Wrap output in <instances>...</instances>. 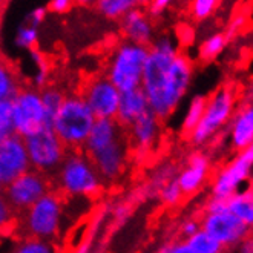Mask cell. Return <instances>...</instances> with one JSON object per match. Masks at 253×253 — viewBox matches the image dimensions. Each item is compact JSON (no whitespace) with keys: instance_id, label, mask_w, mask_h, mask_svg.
<instances>
[{"instance_id":"cell-7","label":"cell","mask_w":253,"mask_h":253,"mask_svg":"<svg viewBox=\"0 0 253 253\" xmlns=\"http://www.w3.org/2000/svg\"><path fill=\"white\" fill-rule=\"evenodd\" d=\"M25 146L33 169L42 173H55L66 157V146L52 127H44L25 138Z\"/></svg>"},{"instance_id":"cell-24","label":"cell","mask_w":253,"mask_h":253,"mask_svg":"<svg viewBox=\"0 0 253 253\" xmlns=\"http://www.w3.org/2000/svg\"><path fill=\"white\" fill-rule=\"evenodd\" d=\"M206 103H207V97L201 95V94H197L190 98L189 106H187L184 118H183V123H181L183 133L189 135V133L195 129V126L200 123L203 112H204V108H206Z\"/></svg>"},{"instance_id":"cell-8","label":"cell","mask_w":253,"mask_h":253,"mask_svg":"<svg viewBox=\"0 0 253 253\" xmlns=\"http://www.w3.org/2000/svg\"><path fill=\"white\" fill-rule=\"evenodd\" d=\"M12 122L16 133L26 138L33 133L48 127L42 94L37 87H20L11 98Z\"/></svg>"},{"instance_id":"cell-9","label":"cell","mask_w":253,"mask_h":253,"mask_svg":"<svg viewBox=\"0 0 253 253\" xmlns=\"http://www.w3.org/2000/svg\"><path fill=\"white\" fill-rule=\"evenodd\" d=\"M253 170V143L236 151V155L216 172L212 183V197L229 198L235 192L241 190Z\"/></svg>"},{"instance_id":"cell-37","label":"cell","mask_w":253,"mask_h":253,"mask_svg":"<svg viewBox=\"0 0 253 253\" xmlns=\"http://www.w3.org/2000/svg\"><path fill=\"white\" fill-rule=\"evenodd\" d=\"M175 0H152V3L149 5V14H151L152 17H158L161 16L163 12H165Z\"/></svg>"},{"instance_id":"cell-13","label":"cell","mask_w":253,"mask_h":253,"mask_svg":"<svg viewBox=\"0 0 253 253\" xmlns=\"http://www.w3.org/2000/svg\"><path fill=\"white\" fill-rule=\"evenodd\" d=\"M120 94L108 77H94L84 84L82 97L97 118H115Z\"/></svg>"},{"instance_id":"cell-12","label":"cell","mask_w":253,"mask_h":253,"mask_svg":"<svg viewBox=\"0 0 253 253\" xmlns=\"http://www.w3.org/2000/svg\"><path fill=\"white\" fill-rule=\"evenodd\" d=\"M201 229L227 249L236 247L250 232L246 222L229 209L221 212H206L201 221Z\"/></svg>"},{"instance_id":"cell-30","label":"cell","mask_w":253,"mask_h":253,"mask_svg":"<svg viewBox=\"0 0 253 253\" xmlns=\"http://www.w3.org/2000/svg\"><path fill=\"white\" fill-rule=\"evenodd\" d=\"M14 133L16 129L12 122V103L11 100H2L0 101V141Z\"/></svg>"},{"instance_id":"cell-21","label":"cell","mask_w":253,"mask_h":253,"mask_svg":"<svg viewBox=\"0 0 253 253\" xmlns=\"http://www.w3.org/2000/svg\"><path fill=\"white\" fill-rule=\"evenodd\" d=\"M227 209L253 229V189L235 192L227 198Z\"/></svg>"},{"instance_id":"cell-17","label":"cell","mask_w":253,"mask_h":253,"mask_svg":"<svg viewBox=\"0 0 253 253\" xmlns=\"http://www.w3.org/2000/svg\"><path fill=\"white\" fill-rule=\"evenodd\" d=\"M227 135L235 151L253 143V103L235 109L227 123Z\"/></svg>"},{"instance_id":"cell-28","label":"cell","mask_w":253,"mask_h":253,"mask_svg":"<svg viewBox=\"0 0 253 253\" xmlns=\"http://www.w3.org/2000/svg\"><path fill=\"white\" fill-rule=\"evenodd\" d=\"M39 43V28L33 25H22L19 26L16 36H14V46L22 51H29L36 48Z\"/></svg>"},{"instance_id":"cell-32","label":"cell","mask_w":253,"mask_h":253,"mask_svg":"<svg viewBox=\"0 0 253 253\" xmlns=\"http://www.w3.org/2000/svg\"><path fill=\"white\" fill-rule=\"evenodd\" d=\"M175 173H178L176 172V166L172 165V163H166V165H161L152 173L151 181H149V187H152L155 192H158L163 184H166L169 180H172V178L176 176Z\"/></svg>"},{"instance_id":"cell-14","label":"cell","mask_w":253,"mask_h":253,"mask_svg":"<svg viewBox=\"0 0 253 253\" xmlns=\"http://www.w3.org/2000/svg\"><path fill=\"white\" fill-rule=\"evenodd\" d=\"M28 169H31L25 138L17 133L0 141V181L6 186Z\"/></svg>"},{"instance_id":"cell-40","label":"cell","mask_w":253,"mask_h":253,"mask_svg":"<svg viewBox=\"0 0 253 253\" xmlns=\"http://www.w3.org/2000/svg\"><path fill=\"white\" fill-rule=\"evenodd\" d=\"M244 23H246V17H244V16H238V17H235V19L230 22V26H229V29H227V33H224L226 37H227V40H230L233 36H236L238 33H240V29L244 26Z\"/></svg>"},{"instance_id":"cell-36","label":"cell","mask_w":253,"mask_h":253,"mask_svg":"<svg viewBox=\"0 0 253 253\" xmlns=\"http://www.w3.org/2000/svg\"><path fill=\"white\" fill-rule=\"evenodd\" d=\"M74 5V0H49L48 9L54 14H65Z\"/></svg>"},{"instance_id":"cell-4","label":"cell","mask_w":253,"mask_h":253,"mask_svg":"<svg viewBox=\"0 0 253 253\" xmlns=\"http://www.w3.org/2000/svg\"><path fill=\"white\" fill-rule=\"evenodd\" d=\"M236 109V92L232 86H221L211 97L203 112L200 123L190 133L189 140L193 146L201 147L212 141L224 129Z\"/></svg>"},{"instance_id":"cell-25","label":"cell","mask_w":253,"mask_h":253,"mask_svg":"<svg viewBox=\"0 0 253 253\" xmlns=\"http://www.w3.org/2000/svg\"><path fill=\"white\" fill-rule=\"evenodd\" d=\"M42 94V101H43V108H44V114H46V123H48V127L52 126V122L55 115L60 111L63 101L66 98V95L60 91V89L57 87H43V91L40 92Z\"/></svg>"},{"instance_id":"cell-31","label":"cell","mask_w":253,"mask_h":253,"mask_svg":"<svg viewBox=\"0 0 253 253\" xmlns=\"http://www.w3.org/2000/svg\"><path fill=\"white\" fill-rule=\"evenodd\" d=\"M16 252L17 253H52L54 249L51 241L42 240V238H36V236H28L16 246Z\"/></svg>"},{"instance_id":"cell-18","label":"cell","mask_w":253,"mask_h":253,"mask_svg":"<svg viewBox=\"0 0 253 253\" xmlns=\"http://www.w3.org/2000/svg\"><path fill=\"white\" fill-rule=\"evenodd\" d=\"M149 109V103L144 91L140 87H133L120 94L118 109L115 114V122L122 127H129L133 120Z\"/></svg>"},{"instance_id":"cell-38","label":"cell","mask_w":253,"mask_h":253,"mask_svg":"<svg viewBox=\"0 0 253 253\" xmlns=\"http://www.w3.org/2000/svg\"><path fill=\"white\" fill-rule=\"evenodd\" d=\"M200 229H201V222H198L197 219H186L180 226V233H181L183 238H187V236L193 235L195 232H198Z\"/></svg>"},{"instance_id":"cell-35","label":"cell","mask_w":253,"mask_h":253,"mask_svg":"<svg viewBox=\"0 0 253 253\" xmlns=\"http://www.w3.org/2000/svg\"><path fill=\"white\" fill-rule=\"evenodd\" d=\"M46 16H48V8H44V6H36V8H33L31 11H29V14L26 16V23L39 28L44 22Z\"/></svg>"},{"instance_id":"cell-23","label":"cell","mask_w":253,"mask_h":253,"mask_svg":"<svg viewBox=\"0 0 253 253\" xmlns=\"http://www.w3.org/2000/svg\"><path fill=\"white\" fill-rule=\"evenodd\" d=\"M227 43H229V40L224 33H213L211 36H207L200 43V48H198L200 60L207 62V63L216 60V58L224 52Z\"/></svg>"},{"instance_id":"cell-26","label":"cell","mask_w":253,"mask_h":253,"mask_svg":"<svg viewBox=\"0 0 253 253\" xmlns=\"http://www.w3.org/2000/svg\"><path fill=\"white\" fill-rule=\"evenodd\" d=\"M20 89V82L16 71L8 63L0 60V101L11 100Z\"/></svg>"},{"instance_id":"cell-19","label":"cell","mask_w":253,"mask_h":253,"mask_svg":"<svg viewBox=\"0 0 253 253\" xmlns=\"http://www.w3.org/2000/svg\"><path fill=\"white\" fill-rule=\"evenodd\" d=\"M122 22V33L126 40L149 44L154 40V25L151 17L138 8L129 11L125 17L120 19Z\"/></svg>"},{"instance_id":"cell-16","label":"cell","mask_w":253,"mask_h":253,"mask_svg":"<svg viewBox=\"0 0 253 253\" xmlns=\"http://www.w3.org/2000/svg\"><path fill=\"white\" fill-rule=\"evenodd\" d=\"M211 172V158L204 152H193L186 166L176 173V181L180 184L184 195H192L198 192Z\"/></svg>"},{"instance_id":"cell-11","label":"cell","mask_w":253,"mask_h":253,"mask_svg":"<svg viewBox=\"0 0 253 253\" xmlns=\"http://www.w3.org/2000/svg\"><path fill=\"white\" fill-rule=\"evenodd\" d=\"M127 154V141L123 133L111 143L103 144L94 151L87 152L86 155L94 163L103 183H114L120 180L126 170Z\"/></svg>"},{"instance_id":"cell-33","label":"cell","mask_w":253,"mask_h":253,"mask_svg":"<svg viewBox=\"0 0 253 253\" xmlns=\"http://www.w3.org/2000/svg\"><path fill=\"white\" fill-rule=\"evenodd\" d=\"M216 5H218V0H193L190 6L192 17L195 20L209 19L213 14Z\"/></svg>"},{"instance_id":"cell-45","label":"cell","mask_w":253,"mask_h":253,"mask_svg":"<svg viewBox=\"0 0 253 253\" xmlns=\"http://www.w3.org/2000/svg\"><path fill=\"white\" fill-rule=\"evenodd\" d=\"M5 2H6V0H0V5H3Z\"/></svg>"},{"instance_id":"cell-1","label":"cell","mask_w":253,"mask_h":253,"mask_svg":"<svg viewBox=\"0 0 253 253\" xmlns=\"http://www.w3.org/2000/svg\"><path fill=\"white\" fill-rule=\"evenodd\" d=\"M193 79V63L178 49L169 36L152 40L144 65L141 89L151 109L160 120L170 117L187 95Z\"/></svg>"},{"instance_id":"cell-22","label":"cell","mask_w":253,"mask_h":253,"mask_svg":"<svg viewBox=\"0 0 253 253\" xmlns=\"http://www.w3.org/2000/svg\"><path fill=\"white\" fill-rule=\"evenodd\" d=\"M95 8L105 19L120 20L129 11L138 8V0H97Z\"/></svg>"},{"instance_id":"cell-15","label":"cell","mask_w":253,"mask_h":253,"mask_svg":"<svg viewBox=\"0 0 253 253\" xmlns=\"http://www.w3.org/2000/svg\"><path fill=\"white\" fill-rule=\"evenodd\" d=\"M161 120L151 111L147 109L141 114L137 120H133L129 129V138L135 149L137 157H146L157 146L161 135Z\"/></svg>"},{"instance_id":"cell-43","label":"cell","mask_w":253,"mask_h":253,"mask_svg":"<svg viewBox=\"0 0 253 253\" xmlns=\"http://www.w3.org/2000/svg\"><path fill=\"white\" fill-rule=\"evenodd\" d=\"M152 3V0H138V5H143V6H149Z\"/></svg>"},{"instance_id":"cell-34","label":"cell","mask_w":253,"mask_h":253,"mask_svg":"<svg viewBox=\"0 0 253 253\" xmlns=\"http://www.w3.org/2000/svg\"><path fill=\"white\" fill-rule=\"evenodd\" d=\"M14 211L8 200L5 198L3 193H0V230L6 229L11 226V222L14 221Z\"/></svg>"},{"instance_id":"cell-10","label":"cell","mask_w":253,"mask_h":253,"mask_svg":"<svg viewBox=\"0 0 253 253\" xmlns=\"http://www.w3.org/2000/svg\"><path fill=\"white\" fill-rule=\"evenodd\" d=\"M48 192V178L44 173L31 168L8 183L3 189V195L14 211L23 212Z\"/></svg>"},{"instance_id":"cell-44","label":"cell","mask_w":253,"mask_h":253,"mask_svg":"<svg viewBox=\"0 0 253 253\" xmlns=\"http://www.w3.org/2000/svg\"><path fill=\"white\" fill-rule=\"evenodd\" d=\"M3 189H5V186H3L2 181H0V193H3Z\"/></svg>"},{"instance_id":"cell-42","label":"cell","mask_w":253,"mask_h":253,"mask_svg":"<svg viewBox=\"0 0 253 253\" xmlns=\"http://www.w3.org/2000/svg\"><path fill=\"white\" fill-rule=\"evenodd\" d=\"M97 0H74V3H77L80 6H95Z\"/></svg>"},{"instance_id":"cell-27","label":"cell","mask_w":253,"mask_h":253,"mask_svg":"<svg viewBox=\"0 0 253 253\" xmlns=\"http://www.w3.org/2000/svg\"><path fill=\"white\" fill-rule=\"evenodd\" d=\"M29 62L34 66V74H33L34 86L44 87L49 80V65H48L46 57L39 49L33 48V49H29Z\"/></svg>"},{"instance_id":"cell-6","label":"cell","mask_w":253,"mask_h":253,"mask_svg":"<svg viewBox=\"0 0 253 253\" xmlns=\"http://www.w3.org/2000/svg\"><path fill=\"white\" fill-rule=\"evenodd\" d=\"M65 204L60 195L54 192L44 193L33 206L23 211V230L28 236L52 241L62 230Z\"/></svg>"},{"instance_id":"cell-2","label":"cell","mask_w":253,"mask_h":253,"mask_svg":"<svg viewBox=\"0 0 253 253\" xmlns=\"http://www.w3.org/2000/svg\"><path fill=\"white\" fill-rule=\"evenodd\" d=\"M55 173L57 184L66 197L94 198L101 192L103 180L86 152L83 154L74 149L66 154Z\"/></svg>"},{"instance_id":"cell-3","label":"cell","mask_w":253,"mask_h":253,"mask_svg":"<svg viewBox=\"0 0 253 253\" xmlns=\"http://www.w3.org/2000/svg\"><path fill=\"white\" fill-rule=\"evenodd\" d=\"M97 117L82 95H69L52 122V130L68 149L83 147Z\"/></svg>"},{"instance_id":"cell-5","label":"cell","mask_w":253,"mask_h":253,"mask_svg":"<svg viewBox=\"0 0 253 253\" xmlns=\"http://www.w3.org/2000/svg\"><path fill=\"white\" fill-rule=\"evenodd\" d=\"M147 57V44L125 40L112 51L106 69V77L120 89V92L140 87Z\"/></svg>"},{"instance_id":"cell-41","label":"cell","mask_w":253,"mask_h":253,"mask_svg":"<svg viewBox=\"0 0 253 253\" xmlns=\"http://www.w3.org/2000/svg\"><path fill=\"white\" fill-rule=\"evenodd\" d=\"M238 246H240V250H241L243 253H253V238H250V236L247 235Z\"/></svg>"},{"instance_id":"cell-39","label":"cell","mask_w":253,"mask_h":253,"mask_svg":"<svg viewBox=\"0 0 253 253\" xmlns=\"http://www.w3.org/2000/svg\"><path fill=\"white\" fill-rule=\"evenodd\" d=\"M227 209V200L219 198V197H212L209 201L206 203V212H221Z\"/></svg>"},{"instance_id":"cell-20","label":"cell","mask_w":253,"mask_h":253,"mask_svg":"<svg viewBox=\"0 0 253 253\" xmlns=\"http://www.w3.org/2000/svg\"><path fill=\"white\" fill-rule=\"evenodd\" d=\"M222 247L213 236L200 229L193 235L184 238L183 241L166 243L161 246V253H219Z\"/></svg>"},{"instance_id":"cell-29","label":"cell","mask_w":253,"mask_h":253,"mask_svg":"<svg viewBox=\"0 0 253 253\" xmlns=\"http://www.w3.org/2000/svg\"><path fill=\"white\" fill-rule=\"evenodd\" d=\"M157 193H158L160 201L166 206H176L184 197L180 184H178V181H176V176L172 178V180H169L166 184H163Z\"/></svg>"}]
</instances>
